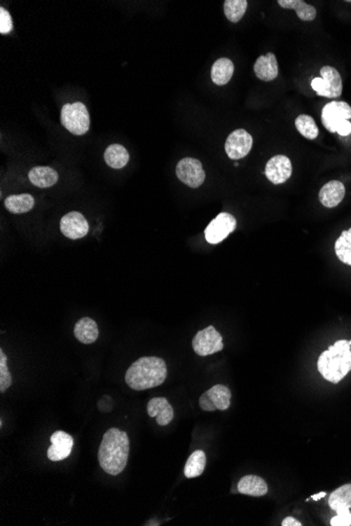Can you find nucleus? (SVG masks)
Instances as JSON below:
<instances>
[{"label":"nucleus","mask_w":351,"mask_h":526,"mask_svg":"<svg viewBox=\"0 0 351 526\" xmlns=\"http://www.w3.org/2000/svg\"><path fill=\"white\" fill-rule=\"evenodd\" d=\"M130 455V439L119 429H109L103 435L99 447L98 460L102 470L111 476L121 474L128 464Z\"/></svg>","instance_id":"obj_1"},{"label":"nucleus","mask_w":351,"mask_h":526,"mask_svg":"<svg viewBox=\"0 0 351 526\" xmlns=\"http://www.w3.org/2000/svg\"><path fill=\"white\" fill-rule=\"evenodd\" d=\"M167 378L165 361L160 357H140L128 368L125 382L135 391L149 390L161 386Z\"/></svg>","instance_id":"obj_2"},{"label":"nucleus","mask_w":351,"mask_h":526,"mask_svg":"<svg viewBox=\"0 0 351 526\" xmlns=\"http://www.w3.org/2000/svg\"><path fill=\"white\" fill-rule=\"evenodd\" d=\"M351 346L340 340L324 351L317 359V370L327 382L338 384L351 371Z\"/></svg>","instance_id":"obj_3"},{"label":"nucleus","mask_w":351,"mask_h":526,"mask_svg":"<svg viewBox=\"0 0 351 526\" xmlns=\"http://www.w3.org/2000/svg\"><path fill=\"white\" fill-rule=\"evenodd\" d=\"M351 106L344 101H332L322 109V123L330 132L340 136L351 134Z\"/></svg>","instance_id":"obj_4"},{"label":"nucleus","mask_w":351,"mask_h":526,"mask_svg":"<svg viewBox=\"0 0 351 526\" xmlns=\"http://www.w3.org/2000/svg\"><path fill=\"white\" fill-rule=\"evenodd\" d=\"M60 120L65 130L75 136H82L90 130V113L82 102L63 105Z\"/></svg>","instance_id":"obj_5"},{"label":"nucleus","mask_w":351,"mask_h":526,"mask_svg":"<svg viewBox=\"0 0 351 526\" xmlns=\"http://www.w3.org/2000/svg\"><path fill=\"white\" fill-rule=\"evenodd\" d=\"M328 504L336 513L330 521L332 526H351V483L342 485L330 494Z\"/></svg>","instance_id":"obj_6"},{"label":"nucleus","mask_w":351,"mask_h":526,"mask_svg":"<svg viewBox=\"0 0 351 526\" xmlns=\"http://www.w3.org/2000/svg\"><path fill=\"white\" fill-rule=\"evenodd\" d=\"M321 78H315L311 82V88L317 92L319 96L326 98H338L342 95V77L338 69L326 65L319 71Z\"/></svg>","instance_id":"obj_7"},{"label":"nucleus","mask_w":351,"mask_h":526,"mask_svg":"<svg viewBox=\"0 0 351 526\" xmlns=\"http://www.w3.org/2000/svg\"><path fill=\"white\" fill-rule=\"evenodd\" d=\"M191 345L195 354L199 357H208L220 352L224 348L222 336L214 329V326H208L205 329L198 331Z\"/></svg>","instance_id":"obj_8"},{"label":"nucleus","mask_w":351,"mask_h":526,"mask_svg":"<svg viewBox=\"0 0 351 526\" xmlns=\"http://www.w3.org/2000/svg\"><path fill=\"white\" fill-rule=\"evenodd\" d=\"M237 227V220L228 212H221L206 227L205 239L212 245L224 241Z\"/></svg>","instance_id":"obj_9"},{"label":"nucleus","mask_w":351,"mask_h":526,"mask_svg":"<svg viewBox=\"0 0 351 526\" xmlns=\"http://www.w3.org/2000/svg\"><path fill=\"white\" fill-rule=\"evenodd\" d=\"M176 174L181 182L191 188H198L205 181V172L199 160L184 158L177 164Z\"/></svg>","instance_id":"obj_10"},{"label":"nucleus","mask_w":351,"mask_h":526,"mask_svg":"<svg viewBox=\"0 0 351 526\" xmlns=\"http://www.w3.org/2000/svg\"><path fill=\"white\" fill-rule=\"evenodd\" d=\"M231 392L223 385H216L200 396L199 405L203 411H225L230 407Z\"/></svg>","instance_id":"obj_11"},{"label":"nucleus","mask_w":351,"mask_h":526,"mask_svg":"<svg viewBox=\"0 0 351 526\" xmlns=\"http://www.w3.org/2000/svg\"><path fill=\"white\" fill-rule=\"evenodd\" d=\"M252 137L242 128L233 130L225 142V151L231 160L246 157L252 151Z\"/></svg>","instance_id":"obj_12"},{"label":"nucleus","mask_w":351,"mask_h":526,"mask_svg":"<svg viewBox=\"0 0 351 526\" xmlns=\"http://www.w3.org/2000/svg\"><path fill=\"white\" fill-rule=\"evenodd\" d=\"M60 230L67 239L78 240L88 235L90 226L83 214L71 212L61 219Z\"/></svg>","instance_id":"obj_13"},{"label":"nucleus","mask_w":351,"mask_h":526,"mask_svg":"<svg viewBox=\"0 0 351 526\" xmlns=\"http://www.w3.org/2000/svg\"><path fill=\"white\" fill-rule=\"evenodd\" d=\"M292 174V164L289 158L283 155L271 158L265 166V176L273 184L285 183Z\"/></svg>","instance_id":"obj_14"},{"label":"nucleus","mask_w":351,"mask_h":526,"mask_svg":"<svg viewBox=\"0 0 351 526\" xmlns=\"http://www.w3.org/2000/svg\"><path fill=\"white\" fill-rule=\"evenodd\" d=\"M52 445L48 449V458L52 462H61L71 455L74 439L63 431H57L50 436Z\"/></svg>","instance_id":"obj_15"},{"label":"nucleus","mask_w":351,"mask_h":526,"mask_svg":"<svg viewBox=\"0 0 351 526\" xmlns=\"http://www.w3.org/2000/svg\"><path fill=\"white\" fill-rule=\"evenodd\" d=\"M147 414L149 417H155L159 426H167L174 420V409L164 397H155L147 403Z\"/></svg>","instance_id":"obj_16"},{"label":"nucleus","mask_w":351,"mask_h":526,"mask_svg":"<svg viewBox=\"0 0 351 526\" xmlns=\"http://www.w3.org/2000/svg\"><path fill=\"white\" fill-rule=\"evenodd\" d=\"M345 197V186L340 181L326 183L319 193V202L326 208H334L340 205Z\"/></svg>","instance_id":"obj_17"},{"label":"nucleus","mask_w":351,"mask_h":526,"mask_svg":"<svg viewBox=\"0 0 351 526\" xmlns=\"http://www.w3.org/2000/svg\"><path fill=\"white\" fill-rule=\"evenodd\" d=\"M254 74L262 81H273L277 77L279 67L275 54L267 53L256 59L254 67Z\"/></svg>","instance_id":"obj_18"},{"label":"nucleus","mask_w":351,"mask_h":526,"mask_svg":"<svg viewBox=\"0 0 351 526\" xmlns=\"http://www.w3.org/2000/svg\"><path fill=\"white\" fill-rule=\"evenodd\" d=\"M238 492L252 497H262L268 492V487L264 479L256 475H246L238 483Z\"/></svg>","instance_id":"obj_19"},{"label":"nucleus","mask_w":351,"mask_h":526,"mask_svg":"<svg viewBox=\"0 0 351 526\" xmlns=\"http://www.w3.org/2000/svg\"><path fill=\"white\" fill-rule=\"evenodd\" d=\"M58 172L48 166H36L29 172V180L34 186L48 188L58 182Z\"/></svg>","instance_id":"obj_20"},{"label":"nucleus","mask_w":351,"mask_h":526,"mask_svg":"<svg viewBox=\"0 0 351 526\" xmlns=\"http://www.w3.org/2000/svg\"><path fill=\"white\" fill-rule=\"evenodd\" d=\"M74 335L84 345H90L96 342L99 336V329L96 321L90 317H82L74 327Z\"/></svg>","instance_id":"obj_21"},{"label":"nucleus","mask_w":351,"mask_h":526,"mask_svg":"<svg viewBox=\"0 0 351 526\" xmlns=\"http://www.w3.org/2000/svg\"><path fill=\"white\" fill-rule=\"evenodd\" d=\"M34 205H35V199L29 193L8 195L4 200V206L11 214H27L33 209Z\"/></svg>","instance_id":"obj_22"},{"label":"nucleus","mask_w":351,"mask_h":526,"mask_svg":"<svg viewBox=\"0 0 351 526\" xmlns=\"http://www.w3.org/2000/svg\"><path fill=\"white\" fill-rule=\"evenodd\" d=\"M235 67L228 58H220L212 64V79L216 85H225L230 81Z\"/></svg>","instance_id":"obj_23"},{"label":"nucleus","mask_w":351,"mask_h":526,"mask_svg":"<svg viewBox=\"0 0 351 526\" xmlns=\"http://www.w3.org/2000/svg\"><path fill=\"white\" fill-rule=\"evenodd\" d=\"M105 163L113 169H121L130 161V155L125 147L120 144L107 146L104 153Z\"/></svg>","instance_id":"obj_24"},{"label":"nucleus","mask_w":351,"mask_h":526,"mask_svg":"<svg viewBox=\"0 0 351 526\" xmlns=\"http://www.w3.org/2000/svg\"><path fill=\"white\" fill-rule=\"evenodd\" d=\"M277 4L282 8L296 10V15L301 20L311 21L317 17L315 6L306 4L303 0H277Z\"/></svg>","instance_id":"obj_25"},{"label":"nucleus","mask_w":351,"mask_h":526,"mask_svg":"<svg viewBox=\"0 0 351 526\" xmlns=\"http://www.w3.org/2000/svg\"><path fill=\"white\" fill-rule=\"evenodd\" d=\"M206 466V455L201 450H197L193 452L188 459L184 468V475L186 478L191 479L195 477L201 476L203 474Z\"/></svg>","instance_id":"obj_26"},{"label":"nucleus","mask_w":351,"mask_h":526,"mask_svg":"<svg viewBox=\"0 0 351 526\" xmlns=\"http://www.w3.org/2000/svg\"><path fill=\"white\" fill-rule=\"evenodd\" d=\"M334 250L340 262L351 266V228L343 231L334 244Z\"/></svg>","instance_id":"obj_27"},{"label":"nucleus","mask_w":351,"mask_h":526,"mask_svg":"<svg viewBox=\"0 0 351 526\" xmlns=\"http://www.w3.org/2000/svg\"><path fill=\"white\" fill-rule=\"evenodd\" d=\"M296 127L298 132L309 140L317 138L319 128L312 117L308 115H300L296 119Z\"/></svg>","instance_id":"obj_28"},{"label":"nucleus","mask_w":351,"mask_h":526,"mask_svg":"<svg viewBox=\"0 0 351 526\" xmlns=\"http://www.w3.org/2000/svg\"><path fill=\"white\" fill-rule=\"evenodd\" d=\"M247 6L246 0H226L224 2L225 16L231 22H239L245 14Z\"/></svg>","instance_id":"obj_29"},{"label":"nucleus","mask_w":351,"mask_h":526,"mask_svg":"<svg viewBox=\"0 0 351 526\" xmlns=\"http://www.w3.org/2000/svg\"><path fill=\"white\" fill-rule=\"evenodd\" d=\"M12 385V376L8 368V357L0 350V393H4Z\"/></svg>","instance_id":"obj_30"},{"label":"nucleus","mask_w":351,"mask_h":526,"mask_svg":"<svg viewBox=\"0 0 351 526\" xmlns=\"http://www.w3.org/2000/svg\"><path fill=\"white\" fill-rule=\"evenodd\" d=\"M13 29V20L6 8H0V33L8 34Z\"/></svg>","instance_id":"obj_31"},{"label":"nucleus","mask_w":351,"mask_h":526,"mask_svg":"<svg viewBox=\"0 0 351 526\" xmlns=\"http://www.w3.org/2000/svg\"><path fill=\"white\" fill-rule=\"evenodd\" d=\"M302 523L300 521L294 519V517H286L283 521H282V526H302Z\"/></svg>","instance_id":"obj_32"},{"label":"nucleus","mask_w":351,"mask_h":526,"mask_svg":"<svg viewBox=\"0 0 351 526\" xmlns=\"http://www.w3.org/2000/svg\"><path fill=\"white\" fill-rule=\"evenodd\" d=\"M326 493L325 492H321L319 494H317V495H312L311 496V499L315 500V501H317V500H321L322 498L325 497Z\"/></svg>","instance_id":"obj_33"},{"label":"nucleus","mask_w":351,"mask_h":526,"mask_svg":"<svg viewBox=\"0 0 351 526\" xmlns=\"http://www.w3.org/2000/svg\"><path fill=\"white\" fill-rule=\"evenodd\" d=\"M349 345L351 346V340H348Z\"/></svg>","instance_id":"obj_34"}]
</instances>
